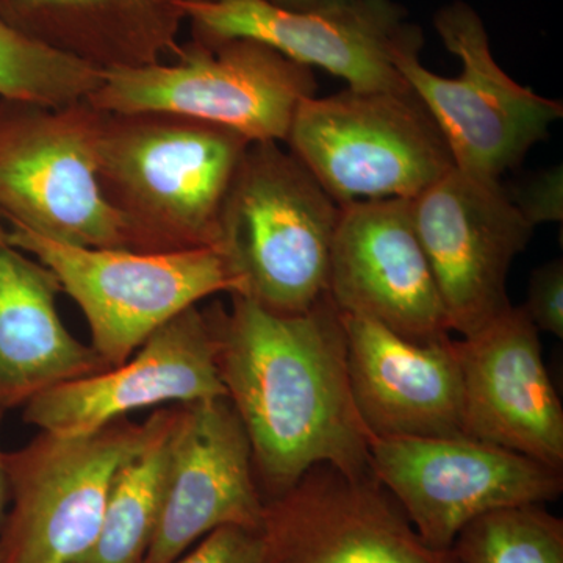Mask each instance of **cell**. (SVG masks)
<instances>
[{"label":"cell","instance_id":"cell-21","mask_svg":"<svg viewBox=\"0 0 563 563\" xmlns=\"http://www.w3.org/2000/svg\"><path fill=\"white\" fill-rule=\"evenodd\" d=\"M179 406L169 407L150 443L111 484L96 542L76 563H144L161 518L169 440Z\"/></svg>","mask_w":563,"mask_h":563},{"label":"cell","instance_id":"cell-5","mask_svg":"<svg viewBox=\"0 0 563 563\" xmlns=\"http://www.w3.org/2000/svg\"><path fill=\"white\" fill-rule=\"evenodd\" d=\"M285 143L340 206L413 199L455 168L442 131L412 90L347 88L303 99Z\"/></svg>","mask_w":563,"mask_h":563},{"label":"cell","instance_id":"cell-11","mask_svg":"<svg viewBox=\"0 0 563 563\" xmlns=\"http://www.w3.org/2000/svg\"><path fill=\"white\" fill-rule=\"evenodd\" d=\"M181 10L192 40L258 41L358 91L410 90L395 58L422 40L420 29L393 0H347L317 10H285L266 0H181Z\"/></svg>","mask_w":563,"mask_h":563},{"label":"cell","instance_id":"cell-2","mask_svg":"<svg viewBox=\"0 0 563 563\" xmlns=\"http://www.w3.org/2000/svg\"><path fill=\"white\" fill-rule=\"evenodd\" d=\"M250 144L179 114L103 111L98 179L129 250L220 251L222 209Z\"/></svg>","mask_w":563,"mask_h":563},{"label":"cell","instance_id":"cell-18","mask_svg":"<svg viewBox=\"0 0 563 563\" xmlns=\"http://www.w3.org/2000/svg\"><path fill=\"white\" fill-rule=\"evenodd\" d=\"M342 317L352 399L373 439L463 435L462 372L453 336L417 343L379 322Z\"/></svg>","mask_w":563,"mask_h":563},{"label":"cell","instance_id":"cell-19","mask_svg":"<svg viewBox=\"0 0 563 563\" xmlns=\"http://www.w3.org/2000/svg\"><path fill=\"white\" fill-rule=\"evenodd\" d=\"M60 292L57 276L0 232V412L110 369L91 344L63 324Z\"/></svg>","mask_w":563,"mask_h":563},{"label":"cell","instance_id":"cell-8","mask_svg":"<svg viewBox=\"0 0 563 563\" xmlns=\"http://www.w3.org/2000/svg\"><path fill=\"white\" fill-rule=\"evenodd\" d=\"M103 111L0 99V218L10 228L81 247L129 250L103 198L98 144Z\"/></svg>","mask_w":563,"mask_h":563},{"label":"cell","instance_id":"cell-23","mask_svg":"<svg viewBox=\"0 0 563 563\" xmlns=\"http://www.w3.org/2000/svg\"><path fill=\"white\" fill-rule=\"evenodd\" d=\"M451 550L462 563H563V520L543 504L504 507L470 521Z\"/></svg>","mask_w":563,"mask_h":563},{"label":"cell","instance_id":"cell-26","mask_svg":"<svg viewBox=\"0 0 563 563\" xmlns=\"http://www.w3.org/2000/svg\"><path fill=\"white\" fill-rule=\"evenodd\" d=\"M507 196L533 228L543 224V222H562V166H555L553 169L537 174L521 187L507 191Z\"/></svg>","mask_w":563,"mask_h":563},{"label":"cell","instance_id":"cell-14","mask_svg":"<svg viewBox=\"0 0 563 563\" xmlns=\"http://www.w3.org/2000/svg\"><path fill=\"white\" fill-rule=\"evenodd\" d=\"M328 296L340 313L379 322L412 342L453 335L415 229L410 199L340 206Z\"/></svg>","mask_w":563,"mask_h":563},{"label":"cell","instance_id":"cell-4","mask_svg":"<svg viewBox=\"0 0 563 563\" xmlns=\"http://www.w3.org/2000/svg\"><path fill=\"white\" fill-rule=\"evenodd\" d=\"M314 92L312 68L258 41L191 38L173 62L103 70L87 102L106 113L161 111L220 125L251 143H285L299 103Z\"/></svg>","mask_w":563,"mask_h":563},{"label":"cell","instance_id":"cell-13","mask_svg":"<svg viewBox=\"0 0 563 563\" xmlns=\"http://www.w3.org/2000/svg\"><path fill=\"white\" fill-rule=\"evenodd\" d=\"M263 563H462L429 547L373 474L318 463L265 501Z\"/></svg>","mask_w":563,"mask_h":563},{"label":"cell","instance_id":"cell-16","mask_svg":"<svg viewBox=\"0 0 563 563\" xmlns=\"http://www.w3.org/2000/svg\"><path fill=\"white\" fill-rule=\"evenodd\" d=\"M463 435L563 472V407L544 366L539 331L523 306L455 340Z\"/></svg>","mask_w":563,"mask_h":563},{"label":"cell","instance_id":"cell-17","mask_svg":"<svg viewBox=\"0 0 563 563\" xmlns=\"http://www.w3.org/2000/svg\"><path fill=\"white\" fill-rule=\"evenodd\" d=\"M225 396L206 309L192 306L152 333L128 362L41 393L24 406L40 431L77 435L161 404Z\"/></svg>","mask_w":563,"mask_h":563},{"label":"cell","instance_id":"cell-25","mask_svg":"<svg viewBox=\"0 0 563 563\" xmlns=\"http://www.w3.org/2000/svg\"><path fill=\"white\" fill-rule=\"evenodd\" d=\"M173 563H263L262 536L239 526L214 529L190 554Z\"/></svg>","mask_w":563,"mask_h":563},{"label":"cell","instance_id":"cell-22","mask_svg":"<svg viewBox=\"0 0 563 563\" xmlns=\"http://www.w3.org/2000/svg\"><path fill=\"white\" fill-rule=\"evenodd\" d=\"M102 70L44 46L0 16V99L63 107L87 101Z\"/></svg>","mask_w":563,"mask_h":563},{"label":"cell","instance_id":"cell-7","mask_svg":"<svg viewBox=\"0 0 563 563\" xmlns=\"http://www.w3.org/2000/svg\"><path fill=\"white\" fill-rule=\"evenodd\" d=\"M7 242L57 276L80 307L92 350L113 368L174 317L218 292L240 295L242 282L218 250L139 252L54 242L21 228L0 229Z\"/></svg>","mask_w":563,"mask_h":563},{"label":"cell","instance_id":"cell-27","mask_svg":"<svg viewBox=\"0 0 563 563\" xmlns=\"http://www.w3.org/2000/svg\"><path fill=\"white\" fill-rule=\"evenodd\" d=\"M266 2L285 10H317L339 5L347 0H266Z\"/></svg>","mask_w":563,"mask_h":563},{"label":"cell","instance_id":"cell-24","mask_svg":"<svg viewBox=\"0 0 563 563\" xmlns=\"http://www.w3.org/2000/svg\"><path fill=\"white\" fill-rule=\"evenodd\" d=\"M537 331L563 339V262L553 261L531 274L523 306Z\"/></svg>","mask_w":563,"mask_h":563},{"label":"cell","instance_id":"cell-9","mask_svg":"<svg viewBox=\"0 0 563 563\" xmlns=\"http://www.w3.org/2000/svg\"><path fill=\"white\" fill-rule=\"evenodd\" d=\"M446 49L462 62L461 76L446 79L421 65L422 40L396 54L402 79L442 131L455 168L476 179L499 181L547 139L563 117L561 102L521 87L496 63L479 14L454 2L435 14Z\"/></svg>","mask_w":563,"mask_h":563},{"label":"cell","instance_id":"cell-3","mask_svg":"<svg viewBox=\"0 0 563 563\" xmlns=\"http://www.w3.org/2000/svg\"><path fill=\"white\" fill-rule=\"evenodd\" d=\"M340 203L277 141L251 143L225 199L220 251L242 292L277 314L309 312L328 295Z\"/></svg>","mask_w":563,"mask_h":563},{"label":"cell","instance_id":"cell-6","mask_svg":"<svg viewBox=\"0 0 563 563\" xmlns=\"http://www.w3.org/2000/svg\"><path fill=\"white\" fill-rule=\"evenodd\" d=\"M166 412L77 435L41 431L3 453L13 506L0 526V563L79 562L101 529L114 477L150 443Z\"/></svg>","mask_w":563,"mask_h":563},{"label":"cell","instance_id":"cell-29","mask_svg":"<svg viewBox=\"0 0 563 563\" xmlns=\"http://www.w3.org/2000/svg\"><path fill=\"white\" fill-rule=\"evenodd\" d=\"M190 2H218V0H190Z\"/></svg>","mask_w":563,"mask_h":563},{"label":"cell","instance_id":"cell-10","mask_svg":"<svg viewBox=\"0 0 563 563\" xmlns=\"http://www.w3.org/2000/svg\"><path fill=\"white\" fill-rule=\"evenodd\" d=\"M369 470L429 547L448 551L481 515L561 498L563 472L466 435L372 439Z\"/></svg>","mask_w":563,"mask_h":563},{"label":"cell","instance_id":"cell-1","mask_svg":"<svg viewBox=\"0 0 563 563\" xmlns=\"http://www.w3.org/2000/svg\"><path fill=\"white\" fill-rule=\"evenodd\" d=\"M206 309L225 398L247 433L263 499L329 463L351 476L369 470L372 433L347 374L342 313L325 295L309 312L277 314L242 295Z\"/></svg>","mask_w":563,"mask_h":563},{"label":"cell","instance_id":"cell-20","mask_svg":"<svg viewBox=\"0 0 563 563\" xmlns=\"http://www.w3.org/2000/svg\"><path fill=\"white\" fill-rule=\"evenodd\" d=\"M0 16L51 49L99 70L181 54V0H0Z\"/></svg>","mask_w":563,"mask_h":563},{"label":"cell","instance_id":"cell-15","mask_svg":"<svg viewBox=\"0 0 563 563\" xmlns=\"http://www.w3.org/2000/svg\"><path fill=\"white\" fill-rule=\"evenodd\" d=\"M161 518L144 563H173L214 529L261 532L263 499L242 420L225 396L177 404Z\"/></svg>","mask_w":563,"mask_h":563},{"label":"cell","instance_id":"cell-28","mask_svg":"<svg viewBox=\"0 0 563 563\" xmlns=\"http://www.w3.org/2000/svg\"><path fill=\"white\" fill-rule=\"evenodd\" d=\"M3 412H0V424H2ZM3 451L0 450V526H2L3 517H5V507L10 501L9 483H7L5 468L2 461Z\"/></svg>","mask_w":563,"mask_h":563},{"label":"cell","instance_id":"cell-12","mask_svg":"<svg viewBox=\"0 0 563 563\" xmlns=\"http://www.w3.org/2000/svg\"><path fill=\"white\" fill-rule=\"evenodd\" d=\"M412 202L418 239L431 265L451 333L468 336L509 309L507 277L533 225L501 181L453 168Z\"/></svg>","mask_w":563,"mask_h":563}]
</instances>
